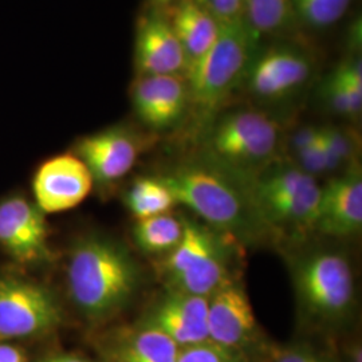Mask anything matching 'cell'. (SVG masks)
I'll use <instances>...</instances> for the list:
<instances>
[{"mask_svg":"<svg viewBox=\"0 0 362 362\" xmlns=\"http://www.w3.org/2000/svg\"><path fill=\"white\" fill-rule=\"evenodd\" d=\"M132 104L137 117L153 130L179 122L189 104L187 81L173 76H140L132 86Z\"/></svg>","mask_w":362,"mask_h":362,"instance_id":"14","label":"cell"},{"mask_svg":"<svg viewBox=\"0 0 362 362\" xmlns=\"http://www.w3.org/2000/svg\"><path fill=\"white\" fill-rule=\"evenodd\" d=\"M93 177L76 153L54 156L35 172L33 192L43 214H57L79 206L90 194Z\"/></svg>","mask_w":362,"mask_h":362,"instance_id":"10","label":"cell"},{"mask_svg":"<svg viewBox=\"0 0 362 362\" xmlns=\"http://www.w3.org/2000/svg\"><path fill=\"white\" fill-rule=\"evenodd\" d=\"M272 356L275 362H336L324 350L303 342L278 348Z\"/></svg>","mask_w":362,"mask_h":362,"instance_id":"29","label":"cell"},{"mask_svg":"<svg viewBox=\"0 0 362 362\" xmlns=\"http://www.w3.org/2000/svg\"><path fill=\"white\" fill-rule=\"evenodd\" d=\"M208 339L248 356L259 341V326L245 287L228 281L208 298Z\"/></svg>","mask_w":362,"mask_h":362,"instance_id":"9","label":"cell"},{"mask_svg":"<svg viewBox=\"0 0 362 362\" xmlns=\"http://www.w3.org/2000/svg\"><path fill=\"white\" fill-rule=\"evenodd\" d=\"M211 13H214L219 22L239 19L243 11L242 0H204Z\"/></svg>","mask_w":362,"mask_h":362,"instance_id":"30","label":"cell"},{"mask_svg":"<svg viewBox=\"0 0 362 362\" xmlns=\"http://www.w3.org/2000/svg\"><path fill=\"white\" fill-rule=\"evenodd\" d=\"M299 16L313 27H327L338 22L351 0H293Z\"/></svg>","mask_w":362,"mask_h":362,"instance_id":"24","label":"cell"},{"mask_svg":"<svg viewBox=\"0 0 362 362\" xmlns=\"http://www.w3.org/2000/svg\"><path fill=\"white\" fill-rule=\"evenodd\" d=\"M230 245L228 238L221 235L219 240L204 255L167 284L169 290L192 296L209 298L220 286L230 279Z\"/></svg>","mask_w":362,"mask_h":362,"instance_id":"18","label":"cell"},{"mask_svg":"<svg viewBox=\"0 0 362 362\" xmlns=\"http://www.w3.org/2000/svg\"><path fill=\"white\" fill-rule=\"evenodd\" d=\"M125 206L136 220L167 214L176 202L158 177H140L125 194Z\"/></svg>","mask_w":362,"mask_h":362,"instance_id":"22","label":"cell"},{"mask_svg":"<svg viewBox=\"0 0 362 362\" xmlns=\"http://www.w3.org/2000/svg\"><path fill=\"white\" fill-rule=\"evenodd\" d=\"M208 298L175 290L157 299L141 322L168 336L179 348L208 341Z\"/></svg>","mask_w":362,"mask_h":362,"instance_id":"12","label":"cell"},{"mask_svg":"<svg viewBox=\"0 0 362 362\" xmlns=\"http://www.w3.org/2000/svg\"><path fill=\"white\" fill-rule=\"evenodd\" d=\"M362 228V175L357 164L321 187L314 233L349 238Z\"/></svg>","mask_w":362,"mask_h":362,"instance_id":"11","label":"cell"},{"mask_svg":"<svg viewBox=\"0 0 362 362\" xmlns=\"http://www.w3.org/2000/svg\"><path fill=\"white\" fill-rule=\"evenodd\" d=\"M247 354L219 346L209 339L180 348L177 362H248Z\"/></svg>","mask_w":362,"mask_h":362,"instance_id":"25","label":"cell"},{"mask_svg":"<svg viewBox=\"0 0 362 362\" xmlns=\"http://www.w3.org/2000/svg\"><path fill=\"white\" fill-rule=\"evenodd\" d=\"M76 155L85 163L94 182L107 185L127 176L134 167L139 145L129 130L109 128L78 140Z\"/></svg>","mask_w":362,"mask_h":362,"instance_id":"13","label":"cell"},{"mask_svg":"<svg viewBox=\"0 0 362 362\" xmlns=\"http://www.w3.org/2000/svg\"><path fill=\"white\" fill-rule=\"evenodd\" d=\"M348 362H362L361 345L354 342L348 351Z\"/></svg>","mask_w":362,"mask_h":362,"instance_id":"34","label":"cell"},{"mask_svg":"<svg viewBox=\"0 0 362 362\" xmlns=\"http://www.w3.org/2000/svg\"><path fill=\"white\" fill-rule=\"evenodd\" d=\"M107 362H118L116 360H112V358H107Z\"/></svg>","mask_w":362,"mask_h":362,"instance_id":"36","label":"cell"},{"mask_svg":"<svg viewBox=\"0 0 362 362\" xmlns=\"http://www.w3.org/2000/svg\"><path fill=\"white\" fill-rule=\"evenodd\" d=\"M279 143L278 124L257 110H236L209 130L207 152L219 170L236 175L240 184L267 167Z\"/></svg>","mask_w":362,"mask_h":362,"instance_id":"5","label":"cell"},{"mask_svg":"<svg viewBox=\"0 0 362 362\" xmlns=\"http://www.w3.org/2000/svg\"><path fill=\"white\" fill-rule=\"evenodd\" d=\"M310 76L309 61L288 49L263 54L251 70L250 88L258 97L275 100L291 93Z\"/></svg>","mask_w":362,"mask_h":362,"instance_id":"16","label":"cell"},{"mask_svg":"<svg viewBox=\"0 0 362 362\" xmlns=\"http://www.w3.org/2000/svg\"><path fill=\"white\" fill-rule=\"evenodd\" d=\"M0 248L21 264H40L52 258L49 227L38 206L23 196L0 202Z\"/></svg>","mask_w":362,"mask_h":362,"instance_id":"8","label":"cell"},{"mask_svg":"<svg viewBox=\"0 0 362 362\" xmlns=\"http://www.w3.org/2000/svg\"><path fill=\"white\" fill-rule=\"evenodd\" d=\"M132 236L144 254L165 257L180 242L182 220L170 212L136 220Z\"/></svg>","mask_w":362,"mask_h":362,"instance_id":"21","label":"cell"},{"mask_svg":"<svg viewBox=\"0 0 362 362\" xmlns=\"http://www.w3.org/2000/svg\"><path fill=\"white\" fill-rule=\"evenodd\" d=\"M169 25L180 42L188 65L203 57L219 37L220 22L204 0H180Z\"/></svg>","mask_w":362,"mask_h":362,"instance_id":"17","label":"cell"},{"mask_svg":"<svg viewBox=\"0 0 362 362\" xmlns=\"http://www.w3.org/2000/svg\"><path fill=\"white\" fill-rule=\"evenodd\" d=\"M321 134V128L317 127H306L296 132V134L291 139V148L297 153L302 149H306L318 143Z\"/></svg>","mask_w":362,"mask_h":362,"instance_id":"31","label":"cell"},{"mask_svg":"<svg viewBox=\"0 0 362 362\" xmlns=\"http://www.w3.org/2000/svg\"><path fill=\"white\" fill-rule=\"evenodd\" d=\"M136 64L141 76H173L187 70L185 52L169 21L157 15L140 19Z\"/></svg>","mask_w":362,"mask_h":362,"instance_id":"15","label":"cell"},{"mask_svg":"<svg viewBox=\"0 0 362 362\" xmlns=\"http://www.w3.org/2000/svg\"><path fill=\"white\" fill-rule=\"evenodd\" d=\"M255 39L257 34L242 19L220 22L212 47L187 67L189 104L203 113L215 110L245 73Z\"/></svg>","mask_w":362,"mask_h":362,"instance_id":"6","label":"cell"},{"mask_svg":"<svg viewBox=\"0 0 362 362\" xmlns=\"http://www.w3.org/2000/svg\"><path fill=\"white\" fill-rule=\"evenodd\" d=\"M321 136V134H320ZM299 168L303 172L309 173L313 177L322 175L326 172H332L341 167V163L337 160L332 152L318 140V143L314 144L306 149H302L296 153Z\"/></svg>","mask_w":362,"mask_h":362,"instance_id":"26","label":"cell"},{"mask_svg":"<svg viewBox=\"0 0 362 362\" xmlns=\"http://www.w3.org/2000/svg\"><path fill=\"white\" fill-rule=\"evenodd\" d=\"M179 350L168 336L140 322L117 334L109 358L118 362H177Z\"/></svg>","mask_w":362,"mask_h":362,"instance_id":"19","label":"cell"},{"mask_svg":"<svg viewBox=\"0 0 362 362\" xmlns=\"http://www.w3.org/2000/svg\"><path fill=\"white\" fill-rule=\"evenodd\" d=\"M173 1H175V0H151V3H152V4L158 6V7H165V6L172 4Z\"/></svg>","mask_w":362,"mask_h":362,"instance_id":"35","label":"cell"},{"mask_svg":"<svg viewBox=\"0 0 362 362\" xmlns=\"http://www.w3.org/2000/svg\"><path fill=\"white\" fill-rule=\"evenodd\" d=\"M299 313L311 326L334 327L354 309V276L348 258L336 250L313 248L291 258Z\"/></svg>","mask_w":362,"mask_h":362,"instance_id":"3","label":"cell"},{"mask_svg":"<svg viewBox=\"0 0 362 362\" xmlns=\"http://www.w3.org/2000/svg\"><path fill=\"white\" fill-rule=\"evenodd\" d=\"M181 220L182 236L180 242L158 263V272L165 282L185 272L196 259L211 250L221 236V233L202 221L184 218Z\"/></svg>","mask_w":362,"mask_h":362,"instance_id":"20","label":"cell"},{"mask_svg":"<svg viewBox=\"0 0 362 362\" xmlns=\"http://www.w3.org/2000/svg\"><path fill=\"white\" fill-rule=\"evenodd\" d=\"M40 362H90L88 358L76 354V353H59L52 354L50 357L42 360Z\"/></svg>","mask_w":362,"mask_h":362,"instance_id":"33","label":"cell"},{"mask_svg":"<svg viewBox=\"0 0 362 362\" xmlns=\"http://www.w3.org/2000/svg\"><path fill=\"white\" fill-rule=\"evenodd\" d=\"M243 187L263 228L297 235L314 233L321 187L296 164L266 167Z\"/></svg>","mask_w":362,"mask_h":362,"instance_id":"4","label":"cell"},{"mask_svg":"<svg viewBox=\"0 0 362 362\" xmlns=\"http://www.w3.org/2000/svg\"><path fill=\"white\" fill-rule=\"evenodd\" d=\"M62 321V306L47 286L21 276H0V342L46 336Z\"/></svg>","mask_w":362,"mask_h":362,"instance_id":"7","label":"cell"},{"mask_svg":"<svg viewBox=\"0 0 362 362\" xmlns=\"http://www.w3.org/2000/svg\"><path fill=\"white\" fill-rule=\"evenodd\" d=\"M242 1H245V0H242Z\"/></svg>","mask_w":362,"mask_h":362,"instance_id":"37","label":"cell"},{"mask_svg":"<svg viewBox=\"0 0 362 362\" xmlns=\"http://www.w3.org/2000/svg\"><path fill=\"white\" fill-rule=\"evenodd\" d=\"M248 26L259 33H272L285 23L288 3L287 0H245Z\"/></svg>","mask_w":362,"mask_h":362,"instance_id":"23","label":"cell"},{"mask_svg":"<svg viewBox=\"0 0 362 362\" xmlns=\"http://www.w3.org/2000/svg\"><path fill=\"white\" fill-rule=\"evenodd\" d=\"M325 98L332 109L339 115L357 116L361 112V100L356 98L336 74L327 81L325 86Z\"/></svg>","mask_w":362,"mask_h":362,"instance_id":"27","label":"cell"},{"mask_svg":"<svg viewBox=\"0 0 362 362\" xmlns=\"http://www.w3.org/2000/svg\"><path fill=\"white\" fill-rule=\"evenodd\" d=\"M320 140L341 163V165L354 158L356 143L349 133L338 128H321Z\"/></svg>","mask_w":362,"mask_h":362,"instance_id":"28","label":"cell"},{"mask_svg":"<svg viewBox=\"0 0 362 362\" xmlns=\"http://www.w3.org/2000/svg\"><path fill=\"white\" fill-rule=\"evenodd\" d=\"M173 196L212 230L250 243L264 228L250 204L245 187L218 168L185 164L157 176Z\"/></svg>","mask_w":362,"mask_h":362,"instance_id":"2","label":"cell"},{"mask_svg":"<svg viewBox=\"0 0 362 362\" xmlns=\"http://www.w3.org/2000/svg\"><path fill=\"white\" fill-rule=\"evenodd\" d=\"M0 362H27L22 350L7 342H0Z\"/></svg>","mask_w":362,"mask_h":362,"instance_id":"32","label":"cell"},{"mask_svg":"<svg viewBox=\"0 0 362 362\" xmlns=\"http://www.w3.org/2000/svg\"><path fill=\"white\" fill-rule=\"evenodd\" d=\"M141 285V269L128 247L94 233L78 240L67 263L69 296L90 322H103L129 306Z\"/></svg>","mask_w":362,"mask_h":362,"instance_id":"1","label":"cell"}]
</instances>
